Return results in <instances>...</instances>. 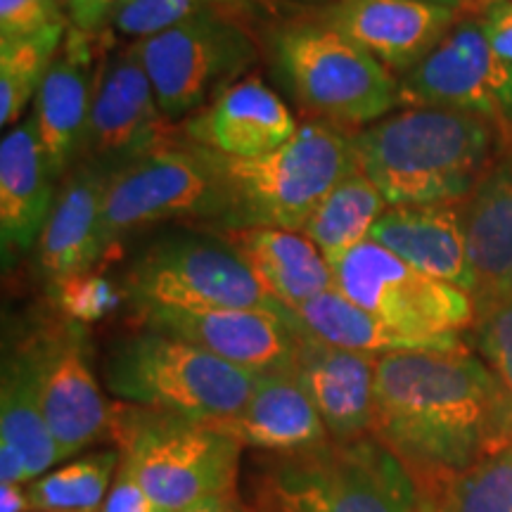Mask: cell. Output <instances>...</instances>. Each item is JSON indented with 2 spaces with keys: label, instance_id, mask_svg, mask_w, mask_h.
I'll list each match as a JSON object with an SVG mask.
<instances>
[{
  "label": "cell",
  "instance_id": "1",
  "mask_svg": "<svg viewBox=\"0 0 512 512\" xmlns=\"http://www.w3.org/2000/svg\"><path fill=\"white\" fill-rule=\"evenodd\" d=\"M373 437L437 494L512 444V406L484 361L463 349L377 356Z\"/></svg>",
  "mask_w": 512,
  "mask_h": 512
},
{
  "label": "cell",
  "instance_id": "11",
  "mask_svg": "<svg viewBox=\"0 0 512 512\" xmlns=\"http://www.w3.org/2000/svg\"><path fill=\"white\" fill-rule=\"evenodd\" d=\"M332 273L337 292L384 323L441 349L465 347L460 332L475 323V297L420 273L375 240L358 245Z\"/></svg>",
  "mask_w": 512,
  "mask_h": 512
},
{
  "label": "cell",
  "instance_id": "29",
  "mask_svg": "<svg viewBox=\"0 0 512 512\" xmlns=\"http://www.w3.org/2000/svg\"><path fill=\"white\" fill-rule=\"evenodd\" d=\"M69 27V22L55 24L22 41L0 43V124L17 126L29 102L36 100Z\"/></svg>",
  "mask_w": 512,
  "mask_h": 512
},
{
  "label": "cell",
  "instance_id": "38",
  "mask_svg": "<svg viewBox=\"0 0 512 512\" xmlns=\"http://www.w3.org/2000/svg\"><path fill=\"white\" fill-rule=\"evenodd\" d=\"M69 22L83 34L100 36L105 24L112 22L114 5L110 0H64Z\"/></svg>",
  "mask_w": 512,
  "mask_h": 512
},
{
  "label": "cell",
  "instance_id": "42",
  "mask_svg": "<svg viewBox=\"0 0 512 512\" xmlns=\"http://www.w3.org/2000/svg\"><path fill=\"white\" fill-rule=\"evenodd\" d=\"M420 512H446V508L437 496L420 491Z\"/></svg>",
  "mask_w": 512,
  "mask_h": 512
},
{
  "label": "cell",
  "instance_id": "40",
  "mask_svg": "<svg viewBox=\"0 0 512 512\" xmlns=\"http://www.w3.org/2000/svg\"><path fill=\"white\" fill-rule=\"evenodd\" d=\"M181 512H245L235 494H223V496H209L202 498V501L192 503L190 508Z\"/></svg>",
  "mask_w": 512,
  "mask_h": 512
},
{
  "label": "cell",
  "instance_id": "14",
  "mask_svg": "<svg viewBox=\"0 0 512 512\" xmlns=\"http://www.w3.org/2000/svg\"><path fill=\"white\" fill-rule=\"evenodd\" d=\"M41 366L43 413L60 456L110 434L114 406L105 399L86 356V332L76 320L48 325L34 332Z\"/></svg>",
  "mask_w": 512,
  "mask_h": 512
},
{
  "label": "cell",
  "instance_id": "39",
  "mask_svg": "<svg viewBox=\"0 0 512 512\" xmlns=\"http://www.w3.org/2000/svg\"><path fill=\"white\" fill-rule=\"evenodd\" d=\"M31 510L29 491L22 484L0 486V512H27Z\"/></svg>",
  "mask_w": 512,
  "mask_h": 512
},
{
  "label": "cell",
  "instance_id": "6",
  "mask_svg": "<svg viewBox=\"0 0 512 512\" xmlns=\"http://www.w3.org/2000/svg\"><path fill=\"white\" fill-rule=\"evenodd\" d=\"M264 496L273 512H420L415 477L373 434L283 453Z\"/></svg>",
  "mask_w": 512,
  "mask_h": 512
},
{
  "label": "cell",
  "instance_id": "5",
  "mask_svg": "<svg viewBox=\"0 0 512 512\" xmlns=\"http://www.w3.org/2000/svg\"><path fill=\"white\" fill-rule=\"evenodd\" d=\"M105 384L131 406L211 425L245 408L256 375L178 337L138 328L112 347Z\"/></svg>",
  "mask_w": 512,
  "mask_h": 512
},
{
  "label": "cell",
  "instance_id": "7",
  "mask_svg": "<svg viewBox=\"0 0 512 512\" xmlns=\"http://www.w3.org/2000/svg\"><path fill=\"white\" fill-rule=\"evenodd\" d=\"M110 434L121 463L166 512L235 494L242 444L219 427L124 403L114 406Z\"/></svg>",
  "mask_w": 512,
  "mask_h": 512
},
{
  "label": "cell",
  "instance_id": "35",
  "mask_svg": "<svg viewBox=\"0 0 512 512\" xmlns=\"http://www.w3.org/2000/svg\"><path fill=\"white\" fill-rule=\"evenodd\" d=\"M55 287L57 304H60L64 316L81 325L100 320L119 304V294L112 290V285L102 278H91V273L64 280Z\"/></svg>",
  "mask_w": 512,
  "mask_h": 512
},
{
  "label": "cell",
  "instance_id": "41",
  "mask_svg": "<svg viewBox=\"0 0 512 512\" xmlns=\"http://www.w3.org/2000/svg\"><path fill=\"white\" fill-rule=\"evenodd\" d=\"M422 3H430V5H439V8H448V10H456V12H467V15H479L482 8L489 0H422Z\"/></svg>",
  "mask_w": 512,
  "mask_h": 512
},
{
  "label": "cell",
  "instance_id": "36",
  "mask_svg": "<svg viewBox=\"0 0 512 512\" xmlns=\"http://www.w3.org/2000/svg\"><path fill=\"white\" fill-rule=\"evenodd\" d=\"M100 512H166L155 498H152L133 475L131 467L119 463L117 475L110 486Z\"/></svg>",
  "mask_w": 512,
  "mask_h": 512
},
{
  "label": "cell",
  "instance_id": "26",
  "mask_svg": "<svg viewBox=\"0 0 512 512\" xmlns=\"http://www.w3.org/2000/svg\"><path fill=\"white\" fill-rule=\"evenodd\" d=\"M0 441L17 448L27 463L29 479L43 477V472L62 460L43 413L34 332L5 354L0 382Z\"/></svg>",
  "mask_w": 512,
  "mask_h": 512
},
{
  "label": "cell",
  "instance_id": "12",
  "mask_svg": "<svg viewBox=\"0 0 512 512\" xmlns=\"http://www.w3.org/2000/svg\"><path fill=\"white\" fill-rule=\"evenodd\" d=\"M401 107H444L489 124L512 147V62L486 41L477 15H463L448 36L399 79Z\"/></svg>",
  "mask_w": 512,
  "mask_h": 512
},
{
  "label": "cell",
  "instance_id": "24",
  "mask_svg": "<svg viewBox=\"0 0 512 512\" xmlns=\"http://www.w3.org/2000/svg\"><path fill=\"white\" fill-rule=\"evenodd\" d=\"M221 235L245 256L266 290L292 311L335 290V273L330 264L302 233L280 228H242Z\"/></svg>",
  "mask_w": 512,
  "mask_h": 512
},
{
  "label": "cell",
  "instance_id": "3",
  "mask_svg": "<svg viewBox=\"0 0 512 512\" xmlns=\"http://www.w3.org/2000/svg\"><path fill=\"white\" fill-rule=\"evenodd\" d=\"M264 50L273 79L309 119L356 131L401 107L399 76L323 22L316 10L268 24Z\"/></svg>",
  "mask_w": 512,
  "mask_h": 512
},
{
  "label": "cell",
  "instance_id": "28",
  "mask_svg": "<svg viewBox=\"0 0 512 512\" xmlns=\"http://www.w3.org/2000/svg\"><path fill=\"white\" fill-rule=\"evenodd\" d=\"M294 313L302 320L304 328L311 330L316 337L325 339L328 344H335V347L358 351V354L377 358L387 354H401V351H451L441 349L439 344L430 342V339L408 335V332L384 323V320L373 316L370 311L349 302L337 290L320 294V297L299 306Z\"/></svg>",
  "mask_w": 512,
  "mask_h": 512
},
{
  "label": "cell",
  "instance_id": "22",
  "mask_svg": "<svg viewBox=\"0 0 512 512\" xmlns=\"http://www.w3.org/2000/svg\"><path fill=\"white\" fill-rule=\"evenodd\" d=\"M370 240L420 273L472 297L477 294V273L467 252L463 216L453 204L389 207L375 223Z\"/></svg>",
  "mask_w": 512,
  "mask_h": 512
},
{
  "label": "cell",
  "instance_id": "37",
  "mask_svg": "<svg viewBox=\"0 0 512 512\" xmlns=\"http://www.w3.org/2000/svg\"><path fill=\"white\" fill-rule=\"evenodd\" d=\"M477 19L491 48L512 62V0H489Z\"/></svg>",
  "mask_w": 512,
  "mask_h": 512
},
{
  "label": "cell",
  "instance_id": "23",
  "mask_svg": "<svg viewBox=\"0 0 512 512\" xmlns=\"http://www.w3.org/2000/svg\"><path fill=\"white\" fill-rule=\"evenodd\" d=\"M211 425L240 441L242 446H254L280 456L330 439L294 368L256 375L245 408L233 418Z\"/></svg>",
  "mask_w": 512,
  "mask_h": 512
},
{
  "label": "cell",
  "instance_id": "32",
  "mask_svg": "<svg viewBox=\"0 0 512 512\" xmlns=\"http://www.w3.org/2000/svg\"><path fill=\"white\" fill-rule=\"evenodd\" d=\"M432 496L446 512H512V444L460 472Z\"/></svg>",
  "mask_w": 512,
  "mask_h": 512
},
{
  "label": "cell",
  "instance_id": "2",
  "mask_svg": "<svg viewBox=\"0 0 512 512\" xmlns=\"http://www.w3.org/2000/svg\"><path fill=\"white\" fill-rule=\"evenodd\" d=\"M351 145L389 207L463 202L503 150L489 124L444 107H406L351 131Z\"/></svg>",
  "mask_w": 512,
  "mask_h": 512
},
{
  "label": "cell",
  "instance_id": "30",
  "mask_svg": "<svg viewBox=\"0 0 512 512\" xmlns=\"http://www.w3.org/2000/svg\"><path fill=\"white\" fill-rule=\"evenodd\" d=\"M121 463L119 451L93 453L72 460L60 470L38 477L29 486V503L36 512H100L110 482Z\"/></svg>",
  "mask_w": 512,
  "mask_h": 512
},
{
  "label": "cell",
  "instance_id": "4",
  "mask_svg": "<svg viewBox=\"0 0 512 512\" xmlns=\"http://www.w3.org/2000/svg\"><path fill=\"white\" fill-rule=\"evenodd\" d=\"M209 152L226 192V216L216 233L280 228L302 233L323 197L356 169L351 131L309 119L283 147L254 159Z\"/></svg>",
  "mask_w": 512,
  "mask_h": 512
},
{
  "label": "cell",
  "instance_id": "9",
  "mask_svg": "<svg viewBox=\"0 0 512 512\" xmlns=\"http://www.w3.org/2000/svg\"><path fill=\"white\" fill-rule=\"evenodd\" d=\"M252 24L230 12H202L128 43L171 124L200 112L252 67L259 57Z\"/></svg>",
  "mask_w": 512,
  "mask_h": 512
},
{
  "label": "cell",
  "instance_id": "15",
  "mask_svg": "<svg viewBox=\"0 0 512 512\" xmlns=\"http://www.w3.org/2000/svg\"><path fill=\"white\" fill-rule=\"evenodd\" d=\"M136 311L138 328L157 330L195 344L254 375L294 368V347L302 320L254 309H169Z\"/></svg>",
  "mask_w": 512,
  "mask_h": 512
},
{
  "label": "cell",
  "instance_id": "16",
  "mask_svg": "<svg viewBox=\"0 0 512 512\" xmlns=\"http://www.w3.org/2000/svg\"><path fill=\"white\" fill-rule=\"evenodd\" d=\"M316 15L401 79L444 41L463 12L422 0H328Z\"/></svg>",
  "mask_w": 512,
  "mask_h": 512
},
{
  "label": "cell",
  "instance_id": "17",
  "mask_svg": "<svg viewBox=\"0 0 512 512\" xmlns=\"http://www.w3.org/2000/svg\"><path fill=\"white\" fill-rule=\"evenodd\" d=\"M95 38L98 36L69 27L60 53L50 64L34 100L31 119L55 183H60L81 162L98 74Z\"/></svg>",
  "mask_w": 512,
  "mask_h": 512
},
{
  "label": "cell",
  "instance_id": "34",
  "mask_svg": "<svg viewBox=\"0 0 512 512\" xmlns=\"http://www.w3.org/2000/svg\"><path fill=\"white\" fill-rule=\"evenodd\" d=\"M64 22L67 10L55 0H0V43L22 41Z\"/></svg>",
  "mask_w": 512,
  "mask_h": 512
},
{
  "label": "cell",
  "instance_id": "21",
  "mask_svg": "<svg viewBox=\"0 0 512 512\" xmlns=\"http://www.w3.org/2000/svg\"><path fill=\"white\" fill-rule=\"evenodd\" d=\"M57 188L60 183L50 176L29 114L0 143V252L5 271L38 247Z\"/></svg>",
  "mask_w": 512,
  "mask_h": 512
},
{
  "label": "cell",
  "instance_id": "10",
  "mask_svg": "<svg viewBox=\"0 0 512 512\" xmlns=\"http://www.w3.org/2000/svg\"><path fill=\"white\" fill-rule=\"evenodd\" d=\"M226 192L209 152L178 138L128 164L107 185L100 219V247L107 254L126 235L155 223L195 219L221 228Z\"/></svg>",
  "mask_w": 512,
  "mask_h": 512
},
{
  "label": "cell",
  "instance_id": "13",
  "mask_svg": "<svg viewBox=\"0 0 512 512\" xmlns=\"http://www.w3.org/2000/svg\"><path fill=\"white\" fill-rule=\"evenodd\" d=\"M178 133L181 128L159 110L152 83L131 46L107 50L95 74L83 162L119 174L128 164L174 143Z\"/></svg>",
  "mask_w": 512,
  "mask_h": 512
},
{
  "label": "cell",
  "instance_id": "31",
  "mask_svg": "<svg viewBox=\"0 0 512 512\" xmlns=\"http://www.w3.org/2000/svg\"><path fill=\"white\" fill-rule=\"evenodd\" d=\"M202 12H230L259 22V17L278 15V3L273 0H119L110 24L117 34L140 41Z\"/></svg>",
  "mask_w": 512,
  "mask_h": 512
},
{
  "label": "cell",
  "instance_id": "18",
  "mask_svg": "<svg viewBox=\"0 0 512 512\" xmlns=\"http://www.w3.org/2000/svg\"><path fill=\"white\" fill-rule=\"evenodd\" d=\"M375 368V356L335 347L299 325L294 373L330 439L351 441L373 434Z\"/></svg>",
  "mask_w": 512,
  "mask_h": 512
},
{
  "label": "cell",
  "instance_id": "20",
  "mask_svg": "<svg viewBox=\"0 0 512 512\" xmlns=\"http://www.w3.org/2000/svg\"><path fill=\"white\" fill-rule=\"evenodd\" d=\"M110 171L93 162H81L60 181L46 228L36 247L38 271L48 283L91 273L102 261L100 219Z\"/></svg>",
  "mask_w": 512,
  "mask_h": 512
},
{
  "label": "cell",
  "instance_id": "19",
  "mask_svg": "<svg viewBox=\"0 0 512 512\" xmlns=\"http://www.w3.org/2000/svg\"><path fill=\"white\" fill-rule=\"evenodd\" d=\"M297 119L261 76H247L183 121L181 138L233 159L264 157L297 133Z\"/></svg>",
  "mask_w": 512,
  "mask_h": 512
},
{
  "label": "cell",
  "instance_id": "25",
  "mask_svg": "<svg viewBox=\"0 0 512 512\" xmlns=\"http://www.w3.org/2000/svg\"><path fill=\"white\" fill-rule=\"evenodd\" d=\"M477 273L475 302L512 297V166H496L460 209Z\"/></svg>",
  "mask_w": 512,
  "mask_h": 512
},
{
  "label": "cell",
  "instance_id": "27",
  "mask_svg": "<svg viewBox=\"0 0 512 512\" xmlns=\"http://www.w3.org/2000/svg\"><path fill=\"white\" fill-rule=\"evenodd\" d=\"M387 209L389 204L377 185L356 166L323 197L302 235L320 249L330 268H337L344 256L370 240L375 223Z\"/></svg>",
  "mask_w": 512,
  "mask_h": 512
},
{
  "label": "cell",
  "instance_id": "44",
  "mask_svg": "<svg viewBox=\"0 0 512 512\" xmlns=\"http://www.w3.org/2000/svg\"><path fill=\"white\" fill-rule=\"evenodd\" d=\"M55 3H62L64 5V0H55Z\"/></svg>",
  "mask_w": 512,
  "mask_h": 512
},
{
  "label": "cell",
  "instance_id": "43",
  "mask_svg": "<svg viewBox=\"0 0 512 512\" xmlns=\"http://www.w3.org/2000/svg\"><path fill=\"white\" fill-rule=\"evenodd\" d=\"M306 3H328V0H306Z\"/></svg>",
  "mask_w": 512,
  "mask_h": 512
},
{
  "label": "cell",
  "instance_id": "8",
  "mask_svg": "<svg viewBox=\"0 0 512 512\" xmlns=\"http://www.w3.org/2000/svg\"><path fill=\"white\" fill-rule=\"evenodd\" d=\"M121 297L133 309H254L297 318L221 233H171L147 245L128 266Z\"/></svg>",
  "mask_w": 512,
  "mask_h": 512
},
{
  "label": "cell",
  "instance_id": "33",
  "mask_svg": "<svg viewBox=\"0 0 512 512\" xmlns=\"http://www.w3.org/2000/svg\"><path fill=\"white\" fill-rule=\"evenodd\" d=\"M477 304L475 342L512 406V297Z\"/></svg>",
  "mask_w": 512,
  "mask_h": 512
}]
</instances>
